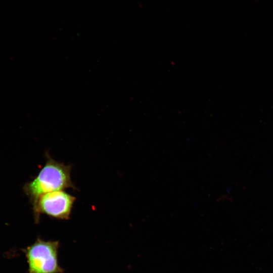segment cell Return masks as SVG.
<instances>
[{"label":"cell","mask_w":273,"mask_h":273,"mask_svg":"<svg viewBox=\"0 0 273 273\" xmlns=\"http://www.w3.org/2000/svg\"><path fill=\"white\" fill-rule=\"evenodd\" d=\"M58 241H46L37 238L24 252L28 265V273H63L60 265Z\"/></svg>","instance_id":"2"},{"label":"cell","mask_w":273,"mask_h":273,"mask_svg":"<svg viewBox=\"0 0 273 273\" xmlns=\"http://www.w3.org/2000/svg\"><path fill=\"white\" fill-rule=\"evenodd\" d=\"M75 200L74 196L63 190L41 195L33 205L35 221L38 222L41 214L57 219H69Z\"/></svg>","instance_id":"3"},{"label":"cell","mask_w":273,"mask_h":273,"mask_svg":"<svg viewBox=\"0 0 273 273\" xmlns=\"http://www.w3.org/2000/svg\"><path fill=\"white\" fill-rule=\"evenodd\" d=\"M46 157V162L38 174L24 187L33 206L46 193L68 188L76 189L71 179V166L54 160L48 152Z\"/></svg>","instance_id":"1"}]
</instances>
